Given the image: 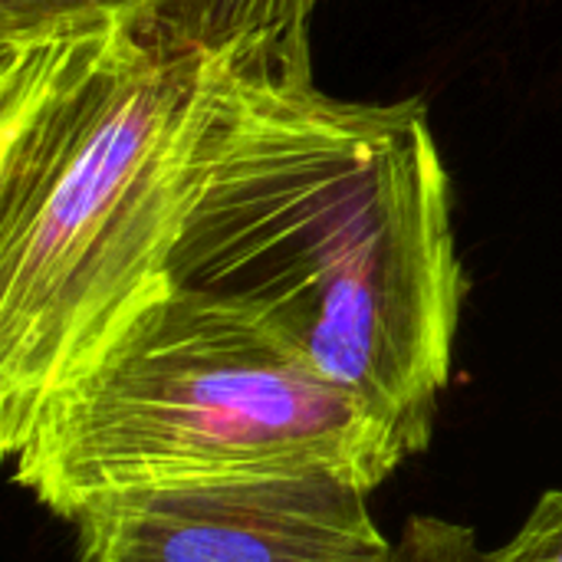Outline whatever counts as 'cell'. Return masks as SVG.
<instances>
[{
	"mask_svg": "<svg viewBox=\"0 0 562 562\" xmlns=\"http://www.w3.org/2000/svg\"><path fill=\"white\" fill-rule=\"evenodd\" d=\"M168 286L300 349L405 448L428 451L464 303L451 181L422 102L224 69Z\"/></svg>",
	"mask_w": 562,
	"mask_h": 562,
	"instance_id": "6da1fadb",
	"label": "cell"
},
{
	"mask_svg": "<svg viewBox=\"0 0 562 562\" xmlns=\"http://www.w3.org/2000/svg\"><path fill=\"white\" fill-rule=\"evenodd\" d=\"M224 66L122 20L0 40V448L168 280Z\"/></svg>",
	"mask_w": 562,
	"mask_h": 562,
	"instance_id": "7a4b0ae2",
	"label": "cell"
},
{
	"mask_svg": "<svg viewBox=\"0 0 562 562\" xmlns=\"http://www.w3.org/2000/svg\"><path fill=\"white\" fill-rule=\"evenodd\" d=\"M53 517L138 491L244 474H342L366 491L398 438L250 313L165 286L36 408L7 458Z\"/></svg>",
	"mask_w": 562,
	"mask_h": 562,
	"instance_id": "3957f363",
	"label": "cell"
},
{
	"mask_svg": "<svg viewBox=\"0 0 562 562\" xmlns=\"http://www.w3.org/2000/svg\"><path fill=\"white\" fill-rule=\"evenodd\" d=\"M362 484L329 474H244L119 494L69 527L79 562H392Z\"/></svg>",
	"mask_w": 562,
	"mask_h": 562,
	"instance_id": "277c9868",
	"label": "cell"
},
{
	"mask_svg": "<svg viewBox=\"0 0 562 562\" xmlns=\"http://www.w3.org/2000/svg\"><path fill=\"white\" fill-rule=\"evenodd\" d=\"M319 0H0V40L79 20H122L138 36L211 59L244 82L313 79L310 26Z\"/></svg>",
	"mask_w": 562,
	"mask_h": 562,
	"instance_id": "5b68a950",
	"label": "cell"
},
{
	"mask_svg": "<svg viewBox=\"0 0 562 562\" xmlns=\"http://www.w3.org/2000/svg\"><path fill=\"white\" fill-rule=\"evenodd\" d=\"M477 557L481 547L471 527L435 514H415L395 540L392 562H477Z\"/></svg>",
	"mask_w": 562,
	"mask_h": 562,
	"instance_id": "8992f818",
	"label": "cell"
},
{
	"mask_svg": "<svg viewBox=\"0 0 562 562\" xmlns=\"http://www.w3.org/2000/svg\"><path fill=\"white\" fill-rule=\"evenodd\" d=\"M477 562H562V491H547L510 543Z\"/></svg>",
	"mask_w": 562,
	"mask_h": 562,
	"instance_id": "52a82bcc",
	"label": "cell"
}]
</instances>
